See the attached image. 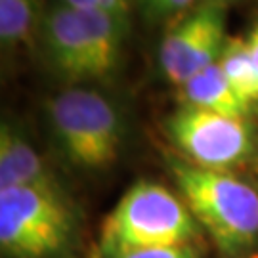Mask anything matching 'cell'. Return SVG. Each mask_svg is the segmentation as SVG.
<instances>
[{"label":"cell","mask_w":258,"mask_h":258,"mask_svg":"<svg viewBox=\"0 0 258 258\" xmlns=\"http://www.w3.org/2000/svg\"><path fill=\"white\" fill-rule=\"evenodd\" d=\"M73 216L61 194L0 189V245L10 258H48L67 247Z\"/></svg>","instance_id":"cell-4"},{"label":"cell","mask_w":258,"mask_h":258,"mask_svg":"<svg viewBox=\"0 0 258 258\" xmlns=\"http://www.w3.org/2000/svg\"><path fill=\"white\" fill-rule=\"evenodd\" d=\"M48 119L73 165L100 170L119 157L124 124L113 103L94 90L71 88L48 102Z\"/></svg>","instance_id":"cell-3"},{"label":"cell","mask_w":258,"mask_h":258,"mask_svg":"<svg viewBox=\"0 0 258 258\" xmlns=\"http://www.w3.org/2000/svg\"><path fill=\"white\" fill-rule=\"evenodd\" d=\"M37 0H0V40L4 46L27 42L35 25Z\"/></svg>","instance_id":"cell-12"},{"label":"cell","mask_w":258,"mask_h":258,"mask_svg":"<svg viewBox=\"0 0 258 258\" xmlns=\"http://www.w3.org/2000/svg\"><path fill=\"white\" fill-rule=\"evenodd\" d=\"M247 44H249L250 54H252V57H254V61H256V65H258V23H256V27L252 29L250 37L247 38Z\"/></svg>","instance_id":"cell-16"},{"label":"cell","mask_w":258,"mask_h":258,"mask_svg":"<svg viewBox=\"0 0 258 258\" xmlns=\"http://www.w3.org/2000/svg\"><path fill=\"white\" fill-rule=\"evenodd\" d=\"M44 37L55 67L69 81L100 79L90 40L77 10L67 4L50 10L44 19Z\"/></svg>","instance_id":"cell-7"},{"label":"cell","mask_w":258,"mask_h":258,"mask_svg":"<svg viewBox=\"0 0 258 258\" xmlns=\"http://www.w3.org/2000/svg\"><path fill=\"white\" fill-rule=\"evenodd\" d=\"M77 14L86 29L98 77L102 79L115 69V63L119 59L126 18L113 16L102 10H77Z\"/></svg>","instance_id":"cell-10"},{"label":"cell","mask_w":258,"mask_h":258,"mask_svg":"<svg viewBox=\"0 0 258 258\" xmlns=\"http://www.w3.org/2000/svg\"><path fill=\"white\" fill-rule=\"evenodd\" d=\"M184 203L218 249L237 254L258 241V191L224 170L172 165Z\"/></svg>","instance_id":"cell-2"},{"label":"cell","mask_w":258,"mask_h":258,"mask_svg":"<svg viewBox=\"0 0 258 258\" xmlns=\"http://www.w3.org/2000/svg\"><path fill=\"white\" fill-rule=\"evenodd\" d=\"M168 134L195 166L228 170L252 153V134L245 119L185 105L168 120Z\"/></svg>","instance_id":"cell-5"},{"label":"cell","mask_w":258,"mask_h":258,"mask_svg":"<svg viewBox=\"0 0 258 258\" xmlns=\"http://www.w3.org/2000/svg\"><path fill=\"white\" fill-rule=\"evenodd\" d=\"M191 0H146L149 10H153L155 14L166 16V14H174L178 10L185 8Z\"/></svg>","instance_id":"cell-14"},{"label":"cell","mask_w":258,"mask_h":258,"mask_svg":"<svg viewBox=\"0 0 258 258\" xmlns=\"http://www.w3.org/2000/svg\"><path fill=\"white\" fill-rule=\"evenodd\" d=\"M113 258H195V252L189 245H176V247H155V249H142L124 252Z\"/></svg>","instance_id":"cell-13"},{"label":"cell","mask_w":258,"mask_h":258,"mask_svg":"<svg viewBox=\"0 0 258 258\" xmlns=\"http://www.w3.org/2000/svg\"><path fill=\"white\" fill-rule=\"evenodd\" d=\"M69 8L73 10H96L98 0H63Z\"/></svg>","instance_id":"cell-15"},{"label":"cell","mask_w":258,"mask_h":258,"mask_svg":"<svg viewBox=\"0 0 258 258\" xmlns=\"http://www.w3.org/2000/svg\"><path fill=\"white\" fill-rule=\"evenodd\" d=\"M226 46L224 14L216 6H205L166 35L159 50V63L170 83L184 86L203 69L218 63Z\"/></svg>","instance_id":"cell-6"},{"label":"cell","mask_w":258,"mask_h":258,"mask_svg":"<svg viewBox=\"0 0 258 258\" xmlns=\"http://www.w3.org/2000/svg\"><path fill=\"white\" fill-rule=\"evenodd\" d=\"M35 187L61 194L55 176L48 170L35 148L8 122L0 128V189Z\"/></svg>","instance_id":"cell-8"},{"label":"cell","mask_w":258,"mask_h":258,"mask_svg":"<svg viewBox=\"0 0 258 258\" xmlns=\"http://www.w3.org/2000/svg\"><path fill=\"white\" fill-rule=\"evenodd\" d=\"M218 63L233 90L245 102L249 105L258 102V65L250 54L247 40L231 38Z\"/></svg>","instance_id":"cell-11"},{"label":"cell","mask_w":258,"mask_h":258,"mask_svg":"<svg viewBox=\"0 0 258 258\" xmlns=\"http://www.w3.org/2000/svg\"><path fill=\"white\" fill-rule=\"evenodd\" d=\"M180 90L185 103L191 107H201L235 119H245L250 111L249 103L233 90L230 81L226 79L220 63L203 69L184 86H180Z\"/></svg>","instance_id":"cell-9"},{"label":"cell","mask_w":258,"mask_h":258,"mask_svg":"<svg viewBox=\"0 0 258 258\" xmlns=\"http://www.w3.org/2000/svg\"><path fill=\"white\" fill-rule=\"evenodd\" d=\"M197 235V220L187 205L155 182H136L103 222L100 250L113 258L142 249L187 245Z\"/></svg>","instance_id":"cell-1"}]
</instances>
